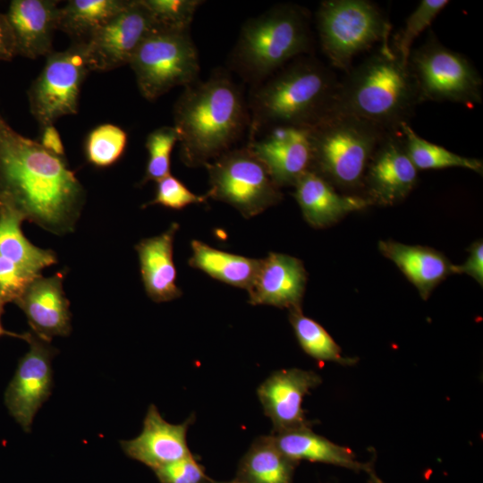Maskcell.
Returning <instances> with one entry per match:
<instances>
[{"instance_id": "1", "label": "cell", "mask_w": 483, "mask_h": 483, "mask_svg": "<svg viewBox=\"0 0 483 483\" xmlns=\"http://www.w3.org/2000/svg\"><path fill=\"white\" fill-rule=\"evenodd\" d=\"M85 191L64 157L14 131L0 114V205L57 235L74 231Z\"/></svg>"}, {"instance_id": "2", "label": "cell", "mask_w": 483, "mask_h": 483, "mask_svg": "<svg viewBox=\"0 0 483 483\" xmlns=\"http://www.w3.org/2000/svg\"><path fill=\"white\" fill-rule=\"evenodd\" d=\"M250 124L240 87L224 69L184 88L174 108L180 157L188 167L205 166L233 148Z\"/></svg>"}, {"instance_id": "3", "label": "cell", "mask_w": 483, "mask_h": 483, "mask_svg": "<svg viewBox=\"0 0 483 483\" xmlns=\"http://www.w3.org/2000/svg\"><path fill=\"white\" fill-rule=\"evenodd\" d=\"M339 82L333 69L314 57L288 63L252 89L250 141L275 127H311L333 110Z\"/></svg>"}, {"instance_id": "4", "label": "cell", "mask_w": 483, "mask_h": 483, "mask_svg": "<svg viewBox=\"0 0 483 483\" xmlns=\"http://www.w3.org/2000/svg\"><path fill=\"white\" fill-rule=\"evenodd\" d=\"M418 104V88L409 65L387 42L345 72L332 111L386 131H398L403 123H409Z\"/></svg>"}, {"instance_id": "5", "label": "cell", "mask_w": 483, "mask_h": 483, "mask_svg": "<svg viewBox=\"0 0 483 483\" xmlns=\"http://www.w3.org/2000/svg\"><path fill=\"white\" fill-rule=\"evenodd\" d=\"M311 48L308 11L280 4L244 22L228 63L254 87Z\"/></svg>"}, {"instance_id": "6", "label": "cell", "mask_w": 483, "mask_h": 483, "mask_svg": "<svg viewBox=\"0 0 483 483\" xmlns=\"http://www.w3.org/2000/svg\"><path fill=\"white\" fill-rule=\"evenodd\" d=\"M311 170L335 188L362 187L369 159L386 131L349 114L331 111L309 128Z\"/></svg>"}, {"instance_id": "7", "label": "cell", "mask_w": 483, "mask_h": 483, "mask_svg": "<svg viewBox=\"0 0 483 483\" xmlns=\"http://www.w3.org/2000/svg\"><path fill=\"white\" fill-rule=\"evenodd\" d=\"M316 22L324 55L332 67L344 72L357 55L389 42L388 18L371 1H323L317 10Z\"/></svg>"}, {"instance_id": "8", "label": "cell", "mask_w": 483, "mask_h": 483, "mask_svg": "<svg viewBox=\"0 0 483 483\" xmlns=\"http://www.w3.org/2000/svg\"><path fill=\"white\" fill-rule=\"evenodd\" d=\"M129 64L140 94L149 101L196 82L200 71L190 30L157 27L143 39Z\"/></svg>"}, {"instance_id": "9", "label": "cell", "mask_w": 483, "mask_h": 483, "mask_svg": "<svg viewBox=\"0 0 483 483\" xmlns=\"http://www.w3.org/2000/svg\"><path fill=\"white\" fill-rule=\"evenodd\" d=\"M408 65L420 103L452 102L473 106L482 102V79L478 71L465 55L442 45L433 33L411 50Z\"/></svg>"}, {"instance_id": "10", "label": "cell", "mask_w": 483, "mask_h": 483, "mask_svg": "<svg viewBox=\"0 0 483 483\" xmlns=\"http://www.w3.org/2000/svg\"><path fill=\"white\" fill-rule=\"evenodd\" d=\"M205 167L210 186L208 198L233 206L246 218L283 199L280 188L248 145L230 149Z\"/></svg>"}, {"instance_id": "11", "label": "cell", "mask_w": 483, "mask_h": 483, "mask_svg": "<svg viewBox=\"0 0 483 483\" xmlns=\"http://www.w3.org/2000/svg\"><path fill=\"white\" fill-rule=\"evenodd\" d=\"M89 72L85 42H72L65 50L47 56L28 90L30 110L40 129L77 114L80 87Z\"/></svg>"}, {"instance_id": "12", "label": "cell", "mask_w": 483, "mask_h": 483, "mask_svg": "<svg viewBox=\"0 0 483 483\" xmlns=\"http://www.w3.org/2000/svg\"><path fill=\"white\" fill-rule=\"evenodd\" d=\"M30 350L18 362L4 395L10 415L30 432L35 415L48 399L53 387L52 360L57 351L30 332Z\"/></svg>"}, {"instance_id": "13", "label": "cell", "mask_w": 483, "mask_h": 483, "mask_svg": "<svg viewBox=\"0 0 483 483\" xmlns=\"http://www.w3.org/2000/svg\"><path fill=\"white\" fill-rule=\"evenodd\" d=\"M156 28L140 0L96 30L86 43L90 72H107L129 64L143 39Z\"/></svg>"}, {"instance_id": "14", "label": "cell", "mask_w": 483, "mask_h": 483, "mask_svg": "<svg viewBox=\"0 0 483 483\" xmlns=\"http://www.w3.org/2000/svg\"><path fill=\"white\" fill-rule=\"evenodd\" d=\"M418 182V169L407 154L400 131L387 132L368 164L362 187L371 204L392 206L404 199Z\"/></svg>"}, {"instance_id": "15", "label": "cell", "mask_w": 483, "mask_h": 483, "mask_svg": "<svg viewBox=\"0 0 483 483\" xmlns=\"http://www.w3.org/2000/svg\"><path fill=\"white\" fill-rule=\"evenodd\" d=\"M320 383V376L312 370L290 369L274 372L258 386V397L275 433L310 428L302 401Z\"/></svg>"}, {"instance_id": "16", "label": "cell", "mask_w": 483, "mask_h": 483, "mask_svg": "<svg viewBox=\"0 0 483 483\" xmlns=\"http://www.w3.org/2000/svg\"><path fill=\"white\" fill-rule=\"evenodd\" d=\"M248 146L279 187L294 186L312 165L309 128L282 126L268 131Z\"/></svg>"}, {"instance_id": "17", "label": "cell", "mask_w": 483, "mask_h": 483, "mask_svg": "<svg viewBox=\"0 0 483 483\" xmlns=\"http://www.w3.org/2000/svg\"><path fill=\"white\" fill-rule=\"evenodd\" d=\"M64 275L36 277L14 302L25 314L32 333L50 343L55 336H67L72 330L70 301L63 288Z\"/></svg>"}, {"instance_id": "18", "label": "cell", "mask_w": 483, "mask_h": 483, "mask_svg": "<svg viewBox=\"0 0 483 483\" xmlns=\"http://www.w3.org/2000/svg\"><path fill=\"white\" fill-rule=\"evenodd\" d=\"M193 421L191 416L182 424H171L163 419L156 405H149L141 433L131 440L120 442L124 453L153 470L191 455L186 434Z\"/></svg>"}, {"instance_id": "19", "label": "cell", "mask_w": 483, "mask_h": 483, "mask_svg": "<svg viewBox=\"0 0 483 483\" xmlns=\"http://www.w3.org/2000/svg\"><path fill=\"white\" fill-rule=\"evenodd\" d=\"M307 284V272L299 258L270 252L261 259L255 279L248 290L251 305L301 308Z\"/></svg>"}, {"instance_id": "20", "label": "cell", "mask_w": 483, "mask_h": 483, "mask_svg": "<svg viewBox=\"0 0 483 483\" xmlns=\"http://www.w3.org/2000/svg\"><path fill=\"white\" fill-rule=\"evenodd\" d=\"M58 3L55 0L11 1L5 14L13 30L16 55L36 59L53 52Z\"/></svg>"}, {"instance_id": "21", "label": "cell", "mask_w": 483, "mask_h": 483, "mask_svg": "<svg viewBox=\"0 0 483 483\" xmlns=\"http://www.w3.org/2000/svg\"><path fill=\"white\" fill-rule=\"evenodd\" d=\"M294 188L293 195L304 219L315 228L330 226L346 215L371 205L365 197L339 193L312 170L307 172Z\"/></svg>"}, {"instance_id": "22", "label": "cell", "mask_w": 483, "mask_h": 483, "mask_svg": "<svg viewBox=\"0 0 483 483\" xmlns=\"http://www.w3.org/2000/svg\"><path fill=\"white\" fill-rule=\"evenodd\" d=\"M178 229L179 225L172 223L164 233L142 239L135 245L146 293L155 302L170 301L182 293L176 284L174 263V241Z\"/></svg>"}, {"instance_id": "23", "label": "cell", "mask_w": 483, "mask_h": 483, "mask_svg": "<svg viewBox=\"0 0 483 483\" xmlns=\"http://www.w3.org/2000/svg\"><path fill=\"white\" fill-rule=\"evenodd\" d=\"M378 250L395 264L423 300H427L432 291L452 274L453 263L443 253L429 247L379 241Z\"/></svg>"}, {"instance_id": "24", "label": "cell", "mask_w": 483, "mask_h": 483, "mask_svg": "<svg viewBox=\"0 0 483 483\" xmlns=\"http://www.w3.org/2000/svg\"><path fill=\"white\" fill-rule=\"evenodd\" d=\"M271 436L280 452L296 462L306 460L371 472L368 464L357 461L351 449L315 434L310 428L275 433Z\"/></svg>"}, {"instance_id": "25", "label": "cell", "mask_w": 483, "mask_h": 483, "mask_svg": "<svg viewBox=\"0 0 483 483\" xmlns=\"http://www.w3.org/2000/svg\"><path fill=\"white\" fill-rule=\"evenodd\" d=\"M191 247L192 251L189 259L191 267L225 284L247 291L250 289L261 259L219 250L197 240L191 241Z\"/></svg>"}, {"instance_id": "26", "label": "cell", "mask_w": 483, "mask_h": 483, "mask_svg": "<svg viewBox=\"0 0 483 483\" xmlns=\"http://www.w3.org/2000/svg\"><path fill=\"white\" fill-rule=\"evenodd\" d=\"M296 464L280 452L271 436H260L242 457L233 480L238 483H292Z\"/></svg>"}, {"instance_id": "27", "label": "cell", "mask_w": 483, "mask_h": 483, "mask_svg": "<svg viewBox=\"0 0 483 483\" xmlns=\"http://www.w3.org/2000/svg\"><path fill=\"white\" fill-rule=\"evenodd\" d=\"M132 0H71L59 8L57 30L72 42H86L99 28L126 9Z\"/></svg>"}, {"instance_id": "28", "label": "cell", "mask_w": 483, "mask_h": 483, "mask_svg": "<svg viewBox=\"0 0 483 483\" xmlns=\"http://www.w3.org/2000/svg\"><path fill=\"white\" fill-rule=\"evenodd\" d=\"M23 221L17 213L0 205V257L41 275L44 268L57 263V257L54 250L37 247L25 237Z\"/></svg>"}, {"instance_id": "29", "label": "cell", "mask_w": 483, "mask_h": 483, "mask_svg": "<svg viewBox=\"0 0 483 483\" xmlns=\"http://www.w3.org/2000/svg\"><path fill=\"white\" fill-rule=\"evenodd\" d=\"M399 131L407 154L418 171L461 167L482 174V160L461 156L432 143L418 135L407 123L401 125Z\"/></svg>"}, {"instance_id": "30", "label": "cell", "mask_w": 483, "mask_h": 483, "mask_svg": "<svg viewBox=\"0 0 483 483\" xmlns=\"http://www.w3.org/2000/svg\"><path fill=\"white\" fill-rule=\"evenodd\" d=\"M289 319L302 350L319 361L352 365L356 360L344 357L340 346L326 330L312 318L303 315L301 308L289 310Z\"/></svg>"}, {"instance_id": "31", "label": "cell", "mask_w": 483, "mask_h": 483, "mask_svg": "<svg viewBox=\"0 0 483 483\" xmlns=\"http://www.w3.org/2000/svg\"><path fill=\"white\" fill-rule=\"evenodd\" d=\"M127 145V133L121 127L104 123L94 128L85 141L87 161L96 167H108L123 156Z\"/></svg>"}, {"instance_id": "32", "label": "cell", "mask_w": 483, "mask_h": 483, "mask_svg": "<svg viewBox=\"0 0 483 483\" xmlns=\"http://www.w3.org/2000/svg\"><path fill=\"white\" fill-rule=\"evenodd\" d=\"M449 3L448 0H421L407 17L403 27L394 36L392 47L403 64H408L415 39Z\"/></svg>"}, {"instance_id": "33", "label": "cell", "mask_w": 483, "mask_h": 483, "mask_svg": "<svg viewBox=\"0 0 483 483\" xmlns=\"http://www.w3.org/2000/svg\"><path fill=\"white\" fill-rule=\"evenodd\" d=\"M179 137L174 126H162L151 131L146 140L148 158L140 184L158 182L170 174L171 154Z\"/></svg>"}, {"instance_id": "34", "label": "cell", "mask_w": 483, "mask_h": 483, "mask_svg": "<svg viewBox=\"0 0 483 483\" xmlns=\"http://www.w3.org/2000/svg\"><path fill=\"white\" fill-rule=\"evenodd\" d=\"M157 28L190 30L200 0H140Z\"/></svg>"}, {"instance_id": "35", "label": "cell", "mask_w": 483, "mask_h": 483, "mask_svg": "<svg viewBox=\"0 0 483 483\" xmlns=\"http://www.w3.org/2000/svg\"><path fill=\"white\" fill-rule=\"evenodd\" d=\"M155 198L146 206L160 205L172 209H182L191 204H200L207 200V195H197L183 182L171 174L157 182Z\"/></svg>"}, {"instance_id": "36", "label": "cell", "mask_w": 483, "mask_h": 483, "mask_svg": "<svg viewBox=\"0 0 483 483\" xmlns=\"http://www.w3.org/2000/svg\"><path fill=\"white\" fill-rule=\"evenodd\" d=\"M39 275L0 257V304L5 306L9 302H15Z\"/></svg>"}, {"instance_id": "37", "label": "cell", "mask_w": 483, "mask_h": 483, "mask_svg": "<svg viewBox=\"0 0 483 483\" xmlns=\"http://www.w3.org/2000/svg\"><path fill=\"white\" fill-rule=\"evenodd\" d=\"M160 483H219L207 476L193 455L154 470Z\"/></svg>"}, {"instance_id": "38", "label": "cell", "mask_w": 483, "mask_h": 483, "mask_svg": "<svg viewBox=\"0 0 483 483\" xmlns=\"http://www.w3.org/2000/svg\"><path fill=\"white\" fill-rule=\"evenodd\" d=\"M469 255L462 265H452V274H465L483 285V242L478 240L468 248Z\"/></svg>"}, {"instance_id": "39", "label": "cell", "mask_w": 483, "mask_h": 483, "mask_svg": "<svg viewBox=\"0 0 483 483\" xmlns=\"http://www.w3.org/2000/svg\"><path fill=\"white\" fill-rule=\"evenodd\" d=\"M16 56L15 42L5 13L0 12V60L12 61Z\"/></svg>"}, {"instance_id": "40", "label": "cell", "mask_w": 483, "mask_h": 483, "mask_svg": "<svg viewBox=\"0 0 483 483\" xmlns=\"http://www.w3.org/2000/svg\"><path fill=\"white\" fill-rule=\"evenodd\" d=\"M41 131L39 143L52 153L64 157V146L60 135L54 125L44 127Z\"/></svg>"}, {"instance_id": "41", "label": "cell", "mask_w": 483, "mask_h": 483, "mask_svg": "<svg viewBox=\"0 0 483 483\" xmlns=\"http://www.w3.org/2000/svg\"><path fill=\"white\" fill-rule=\"evenodd\" d=\"M4 306L0 304V337L11 336V337H15V338H20L27 342L29 340L30 332L19 334V333L11 332L4 329L1 322V317L4 314Z\"/></svg>"}, {"instance_id": "42", "label": "cell", "mask_w": 483, "mask_h": 483, "mask_svg": "<svg viewBox=\"0 0 483 483\" xmlns=\"http://www.w3.org/2000/svg\"><path fill=\"white\" fill-rule=\"evenodd\" d=\"M370 479H371V481L372 483H383L375 474L373 471H371L370 473Z\"/></svg>"}, {"instance_id": "43", "label": "cell", "mask_w": 483, "mask_h": 483, "mask_svg": "<svg viewBox=\"0 0 483 483\" xmlns=\"http://www.w3.org/2000/svg\"><path fill=\"white\" fill-rule=\"evenodd\" d=\"M220 483H238V482L233 480V481H231V482H220Z\"/></svg>"}]
</instances>
